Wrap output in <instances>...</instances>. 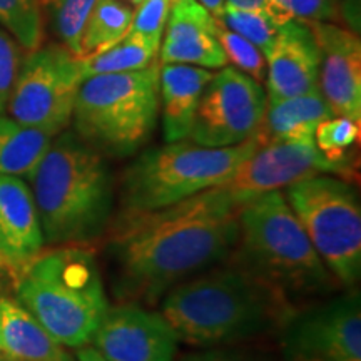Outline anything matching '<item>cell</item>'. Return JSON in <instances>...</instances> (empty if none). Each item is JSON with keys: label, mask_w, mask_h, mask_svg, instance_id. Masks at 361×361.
Listing matches in <instances>:
<instances>
[{"label": "cell", "mask_w": 361, "mask_h": 361, "mask_svg": "<svg viewBox=\"0 0 361 361\" xmlns=\"http://www.w3.org/2000/svg\"><path fill=\"white\" fill-rule=\"evenodd\" d=\"M238 211L219 186L161 209L121 214L106 247L117 300L154 305L192 274L228 259Z\"/></svg>", "instance_id": "1"}, {"label": "cell", "mask_w": 361, "mask_h": 361, "mask_svg": "<svg viewBox=\"0 0 361 361\" xmlns=\"http://www.w3.org/2000/svg\"><path fill=\"white\" fill-rule=\"evenodd\" d=\"M298 308L276 288L231 263L174 286L164 295L161 314L179 341L213 348L281 329Z\"/></svg>", "instance_id": "2"}, {"label": "cell", "mask_w": 361, "mask_h": 361, "mask_svg": "<svg viewBox=\"0 0 361 361\" xmlns=\"http://www.w3.org/2000/svg\"><path fill=\"white\" fill-rule=\"evenodd\" d=\"M29 180L47 245L87 246L111 226L114 188L109 166L74 130L52 139Z\"/></svg>", "instance_id": "3"}, {"label": "cell", "mask_w": 361, "mask_h": 361, "mask_svg": "<svg viewBox=\"0 0 361 361\" xmlns=\"http://www.w3.org/2000/svg\"><path fill=\"white\" fill-rule=\"evenodd\" d=\"M17 301L57 343L80 348L109 310L97 258L87 246L40 251L16 278Z\"/></svg>", "instance_id": "4"}, {"label": "cell", "mask_w": 361, "mask_h": 361, "mask_svg": "<svg viewBox=\"0 0 361 361\" xmlns=\"http://www.w3.org/2000/svg\"><path fill=\"white\" fill-rule=\"evenodd\" d=\"M229 258L295 305L303 298L326 295L333 288L331 273L311 245L283 189L239 207L238 239Z\"/></svg>", "instance_id": "5"}, {"label": "cell", "mask_w": 361, "mask_h": 361, "mask_svg": "<svg viewBox=\"0 0 361 361\" xmlns=\"http://www.w3.org/2000/svg\"><path fill=\"white\" fill-rule=\"evenodd\" d=\"M261 146L258 135L229 147H206L186 139L142 152L121 179V214L176 204L224 186Z\"/></svg>", "instance_id": "6"}, {"label": "cell", "mask_w": 361, "mask_h": 361, "mask_svg": "<svg viewBox=\"0 0 361 361\" xmlns=\"http://www.w3.org/2000/svg\"><path fill=\"white\" fill-rule=\"evenodd\" d=\"M159 112V66L92 75L75 97L74 133L102 156L128 157L149 141Z\"/></svg>", "instance_id": "7"}, {"label": "cell", "mask_w": 361, "mask_h": 361, "mask_svg": "<svg viewBox=\"0 0 361 361\" xmlns=\"http://www.w3.org/2000/svg\"><path fill=\"white\" fill-rule=\"evenodd\" d=\"M283 191L331 276L355 288L361 276V206L353 184L318 174Z\"/></svg>", "instance_id": "8"}, {"label": "cell", "mask_w": 361, "mask_h": 361, "mask_svg": "<svg viewBox=\"0 0 361 361\" xmlns=\"http://www.w3.org/2000/svg\"><path fill=\"white\" fill-rule=\"evenodd\" d=\"M82 80L79 57L69 49L39 47L22 61L6 111L17 123L56 137L71 124Z\"/></svg>", "instance_id": "9"}, {"label": "cell", "mask_w": 361, "mask_h": 361, "mask_svg": "<svg viewBox=\"0 0 361 361\" xmlns=\"http://www.w3.org/2000/svg\"><path fill=\"white\" fill-rule=\"evenodd\" d=\"M279 331L286 361H361L360 291L298 308Z\"/></svg>", "instance_id": "10"}, {"label": "cell", "mask_w": 361, "mask_h": 361, "mask_svg": "<svg viewBox=\"0 0 361 361\" xmlns=\"http://www.w3.org/2000/svg\"><path fill=\"white\" fill-rule=\"evenodd\" d=\"M268 97L261 84L234 67L213 74L202 90L189 137L206 147H229L256 135Z\"/></svg>", "instance_id": "11"}, {"label": "cell", "mask_w": 361, "mask_h": 361, "mask_svg": "<svg viewBox=\"0 0 361 361\" xmlns=\"http://www.w3.org/2000/svg\"><path fill=\"white\" fill-rule=\"evenodd\" d=\"M318 174L351 176L353 164L331 161L313 141H274L256 149L224 184L241 207L266 192L288 188L296 180Z\"/></svg>", "instance_id": "12"}, {"label": "cell", "mask_w": 361, "mask_h": 361, "mask_svg": "<svg viewBox=\"0 0 361 361\" xmlns=\"http://www.w3.org/2000/svg\"><path fill=\"white\" fill-rule=\"evenodd\" d=\"M178 343L161 313L124 301L109 306L89 345L107 361H174Z\"/></svg>", "instance_id": "13"}, {"label": "cell", "mask_w": 361, "mask_h": 361, "mask_svg": "<svg viewBox=\"0 0 361 361\" xmlns=\"http://www.w3.org/2000/svg\"><path fill=\"white\" fill-rule=\"evenodd\" d=\"M319 51V90L333 116L361 123V42L331 22H306Z\"/></svg>", "instance_id": "14"}, {"label": "cell", "mask_w": 361, "mask_h": 361, "mask_svg": "<svg viewBox=\"0 0 361 361\" xmlns=\"http://www.w3.org/2000/svg\"><path fill=\"white\" fill-rule=\"evenodd\" d=\"M266 84L268 101L301 96L319 87V51L306 22L288 20L278 27L266 56Z\"/></svg>", "instance_id": "15"}, {"label": "cell", "mask_w": 361, "mask_h": 361, "mask_svg": "<svg viewBox=\"0 0 361 361\" xmlns=\"http://www.w3.org/2000/svg\"><path fill=\"white\" fill-rule=\"evenodd\" d=\"M168 30L159 54L162 64L196 66L223 69L228 66L216 35V19L200 0H178L171 4Z\"/></svg>", "instance_id": "16"}, {"label": "cell", "mask_w": 361, "mask_h": 361, "mask_svg": "<svg viewBox=\"0 0 361 361\" xmlns=\"http://www.w3.org/2000/svg\"><path fill=\"white\" fill-rule=\"evenodd\" d=\"M44 245L30 188L20 178L0 176V256L19 273Z\"/></svg>", "instance_id": "17"}, {"label": "cell", "mask_w": 361, "mask_h": 361, "mask_svg": "<svg viewBox=\"0 0 361 361\" xmlns=\"http://www.w3.org/2000/svg\"><path fill=\"white\" fill-rule=\"evenodd\" d=\"M211 78L213 72L202 67L162 64L159 101L162 102V133L166 142L189 137L201 94Z\"/></svg>", "instance_id": "18"}, {"label": "cell", "mask_w": 361, "mask_h": 361, "mask_svg": "<svg viewBox=\"0 0 361 361\" xmlns=\"http://www.w3.org/2000/svg\"><path fill=\"white\" fill-rule=\"evenodd\" d=\"M0 343L12 361H74L17 300L0 296Z\"/></svg>", "instance_id": "19"}, {"label": "cell", "mask_w": 361, "mask_h": 361, "mask_svg": "<svg viewBox=\"0 0 361 361\" xmlns=\"http://www.w3.org/2000/svg\"><path fill=\"white\" fill-rule=\"evenodd\" d=\"M333 117L322 90L268 101L263 123L256 135L261 144L274 141H313L318 124Z\"/></svg>", "instance_id": "20"}, {"label": "cell", "mask_w": 361, "mask_h": 361, "mask_svg": "<svg viewBox=\"0 0 361 361\" xmlns=\"http://www.w3.org/2000/svg\"><path fill=\"white\" fill-rule=\"evenodd\" d=\"M52 139L42 130L0 114V176L32 178Z\"/></svg>", "instance_id": "21"}, {"label": "cell", "mask_w": 361, "mask_h": 361, "mask_svg": "<svg viewBox=\"0 0 361 361\" xmlns=\"http://www.w3.org/2000/svg\"><path fill=\"white\" fill-rule=\"evenodd\" d=\"M133 11L121 0H97L85 20L79 57L97 56L121 42L129 32Z\"/></svg>", "instance_id": "22"}, {"label": "cell", "mask_w": 361, "mask_h": 361, "mask_svg": "<svg viewBox=\"0 0 361 361\" xmlns=\"http://www.w3.org/2000/svg\"><path fill=\"white\" fill-rule=\"evenodd\" d=\"M157 54H159V45L149 42L139 35L128 34L121 42L97 56L79 57V64L82 78L87 79L92 75L146 69L154 64Z\"/></svg>", "instance_id": "23"}, {"label": "cell", "mask_w": 361, "mask_h": 361, "mask_svg": "<svg viewBox=\"0 0 361 361\" xmlns=\"http://www.w3.org/2000/svg\"><path fill=\"white\" fill-rule=\"evenodd\" d=\"M0 27L25 51L39 49L44 35L40 0H0Z\"/></svg>", "instance_id": "24"}, {"label": "cell", "mask_w": 361, "mask_h": 361, "mask_svg": "<svg viewBox=\"0 0 361 361\" xmlns=\"http://www.w3.org/2000/svg\"><path fill=\"white\" fill-rule=\"evenodd\" d=\"M96 4L97 0H40L42 13L47 12L54 32L78 57L85 20Z\"/></svg>", "instance_id": "25"}, {"label": "cell", "mask_w": 361, "mask_h": 361, "mask_svg": "<svg viewBox=\"0 0 361 361\" xmlns=\"http://www.w3.org/2000/svg\"><path fill=\"white\" fill-rule=\"evenodd\" d=\"M218 20L255 44L266 57L273 47L278 34V24L264 11H250V8H236L224 6V11Z\"/></svg>", "instance_id": "26"}, {"label": "cell", "mask_w": 361, "mask_h": 361, "mask_svg": "<svg viewBox=\"0 0 361 361\" xmlns=\"http://www.w3.org/2000/svg\"><path fill=\"white\" fill-rule=\"evenodd\" d=\"M216 35L226 59L228 62H233L234 69L250 75L258 84L266 80V57L255 44L233 32L218 19H216Z\"/></svg>", "instance_id": "27"}, {"label": "cell", "mask_w": 361, "mask_h": 361, "mask_svg": "<svg viewBox=\"0 0 361 361\" xmlns=\"http://www.w3.org/2000/svg\"><path fill=\"white\" fill-rule=\"evenodd\" d=\"M313 139L319 151L331 161L353 164L348 157V151L358 142L360 123L350 117L333 116L318 124Z\"/></svg>", "instance_id": "28"}, {"label": "cell", "mask_w": 361, "mask_h": 361, "mask_svg": "<svg viewBox=\"0 0 361 361\" xmlns=\"http://www.w3.org/2000/svg\"><path fill=\"white\" fill-rule=\"evenodd\" d=\"M266 12L278 25L288 20L335 22L341 19L336 0H269Z\"/></svg>", "instance_id": "29"}, {"label": "cell", "mask_w": 361, "mask_h": 361, "mask_svg": "<svg viewBox=\"0 0 361 361\" xmlns=\"http://www.w3.org/2000/svg\"><path fill=\"white\" fill-rule=\"evenodd\" d=\"M169 8L171 0H142L141 4H137V11L133 12L128 34L139 35L161 47Z\"/></svg>", "instance_id": "30"}, {"label": "cell", "mask_w": 361, "mask_h": 361, "mask_svg": "<svg viewBox=\"0 0 361 361\" xmlns=\"http://www.w3.org/2000/svg\"><path fill=\"white\" fill-rule=\"evenodd\" d=\"M20 45L7 30L0 27V114L7 109L13 82L22 64Z\"/></svg>", "instance_id": "31"}, {"label": "cell", "mask_w": 361, "mask_h": 361, "mask_svg": "<svg viewBox=\"0 0 361 361\" xmlns=\"http://www.w3.org/2000/svg\"><path fill=\"white\" fill-rule=\"evenodd\" d=\"M179 361H258L245 353L233 350H223V348H211L204 351H197V353H191L183 356Z\"/></svg>", "instance_id": "32"}, {"label": "cell", "mask_w": 361, "mask_h": 361, "mask_svg": "<svg viewBox=\"0 0 361 361\" xmlns=\"http://www.w3.org/2000/svg\"><path fill=\"white\" fill-rule=\"evenodd\" d=\"M224 6L236 8H250V11H268L269 0H224Z\"/></svg>", "instance_id": "33"}, {"label": "cell", "mask_w": 361, "mask_h": 361, "mask_svg": "<svg viewBox=\"0 0 361 361\" xmlns=\"http://www.w3.org/2000/svg\"><path fill=\"white\" fill-rule=\"evenodd\" d=\"M75 360L78 361H107L96 348H94V346H90V345H85V346H80V348H78Z\"/></svg>", "instance_id": "34"}, {"label": "cell", "mask_w": 361, "mask_h": 361, "mask_svg": "<svg viewBox=\"0 0 361 361\" xmlns=\"http://www.w3.org/2000/svg\"><path fill=\"white\" fill-rule=\"evenodd\" d=\"M214 19H219L221 13L224 11V0H200Z\"/></svg>", "instance_id": "35"}, {"label": "cell", "mask_w": 361, "mask_h": 361, "mask_svg": "<svg viewBox=\"0 0 361 361\" xmlns=\"http://www.w3.org/2000/svg\"><path fill=\"white\" fill-rule=\"evenodd\" d=\"M6 276H12L13 279H16L17 273L12 269V266L8 264L7 261L2 258V256H0V284H2V279Z\"/></svg>", "instance_id": "36"}, {"label": "cell", "mask_w": 361, "mask_h": 361, "mask_svg": "<svg viewBox=\"0 0 361 361\" xmlns=\"http://www.w3.org/2000/svg\"><path fill=\"white\" fill-rule=\"evenodd\" d=\"M6 360H11L8 356L4 353V348H2V343H0V361H6Z\"/></svg>", "instance_id": "37"}, {"label": "cell", "mask_w": 361, "mask_h": 361, "mask_svg": "<svg viewBox=\"0 0 361 361\" xmlns=\"http://www.w3.org/2000/svg\"><path fill=\"white\" fill-rule=\"evenodd\" d=\"M129 2H130V4H133V6H137V4H141V2H142V0H129Z\"/></svg>", "instance_id": "38"}, {"label": "cell", "mask_w": 361, "mask_h": 361, "mask_svg": "<svg viewBox=\"0 0 361 361\" xmlns=\"http://www.w3.org/2000/svg\"><path fill=\"white\" fill-rule=\"evenodd\" d=\"M173 2H178V0H171V4H173Z\"/></svg>", "instance_id": "39"}, {"label": "cell", "mask_w": 361, "mask_h": 361, "mask_svg": "<svg viewBox=\"0 0 361 361\" xmlns=\"http://www.w3.org/2000/svg\"><path fill=\"white\" fill-rule=\"evenodd\" d=\"M7 361H12V360H7Z\"/></svg>", "instance_id": "40"}, {"label": "cell", "mask_w": 361, "mask_h": 361, "mask_svg": "<svg viewBox=\"0 0 361 361\" xmlns=\"http://www.w3.org/2000/svg\"><path fill=\"white\" fill-rule=\"evenodd\" d=\"M6 361H7V360H6Z\"/></svg>", "instance_id": "41"}]
</instances>
